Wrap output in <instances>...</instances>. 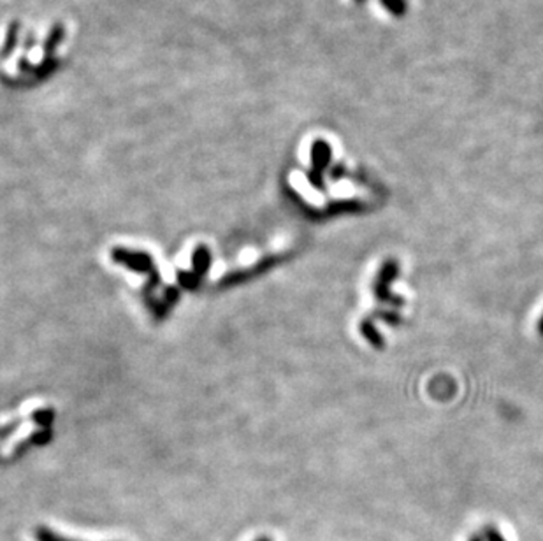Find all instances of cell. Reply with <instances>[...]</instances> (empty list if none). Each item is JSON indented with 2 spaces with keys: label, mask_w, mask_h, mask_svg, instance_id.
<instances>
[{
  "label": "cell",
  "mask_w": 543,
  "mask_h": 541,
  "mask_svg": "<svg viewBox=\"0 0 543 541\" xmlns=\"http://www.w3.org/2000/svg\"><path fill=\"white\" fill-rule=\"evenodd\" d=\"M72 34L65 20L16 16L0 30V78L13 85L48 78L67 58Z\"/></svg>",
  "instance_id": "1"
},
{
  "label": "cell",
  "mask_w": 543,
  "mask_h": 541,
  "mask_svg": "<svg viewBox=\"0 0 543 541\" xmlns=\"http://www.w3.org/2000/svg\"><path fill=\"white\" fill-rule=\"evenodd\" d=\"M469 541H483V540L480 536H472L469 537Z\"/></svg>",
  "instance_id": "6"
},
{
  "label": "cell",
  "mask_w": 543,
  "mask_h": 541,
  "mask_svg": "<svg viewBox=\"0 0 543 541\" xmlns=\"http://www.w3.org/2000/svg\"><path fill=\"white\" fill-rule=\"evenodd\" d=\"M397 276V263L394 260H389V262L383 263L382 270L378 273V278H376L375 283V294L382 303H390L396 304V306H401L403 301L399 297H396L394 294H390V283L392 280Z\"/></svg>",
  "instance_id": "2"
},
{
  "label": "cell",
  "mask_w": 543,
  "mask_h": 541,
  "mask_svg": "<svg viewBox=\"0 0 543 541\" xmlns=\"http://www.w3.org/2000/svg\"><path fill=\"white\" fill-rule=\"evenodd\" d=\"M257 541H269V540H268V537H259Z\"/></svg>",
  "instance_id": "8"
},
{
  "label": "cell",
  "mask_w": 543,
  "mask_h": 541,
  "mask_svg": "<svg viewBox=\"0 0 543 541\" xmlns=\"http://www.w3.org/2000/svg\"><path fill=\"white\" fill-rule=\"evenodd\" d=\"M539 332L543 334V318H542V322H539Z\"/></svg>",
  "instance_id": "7"
},
{
  "label": "cell",
  "mask_w": 543,
  "mask_h": 541,
  "mask_svg": "<svg viewBox=\"0 0 543 541\" xmlns=\"http://www.w3.org/2000/svg\"><path fill=\"white\" fill-rule=\"evenodd\" d=\"M361 331H362V334H364L366 338H368L369 341H371L373 346H376V348H382V346H383V339H382V336L378 334V331H376V329L373 327L371 322H368V320L362 322Z\"/></svg>",
  "instance_id": "3"
},
{
  "label": "cell",
  "mask_w": 543,
  "mask_h": 541,
  "mask_svg": "<svg viewBox=\"0 0 543 541\" xmlns=\"http://www.w3.org/2000/svg\"><path fill=\"white\" fill-rule=\"evenodd\" d=\"M36 540L37 541H74V540H69V537L60 536V534L53 533V530L46 529V527H41V529L36 530Z\"/></svg>",
  "instance_id": "4"
},
{
  "label": "cell",
  "mask_w": 543,
  "mask_h": 541,
  "mask_svg": "<svg viewBox=\"0 0 543 541\" xmlns=\"http://www.w3.org/2000/svg\"><path fill=\"white\" fill-rule=\"evenodd\" d=\"M483 540L486 541H507L503 537V534H501L500 530H497L496 527H493V526L483 527Z\"/></svg>",
  "instance_id": "5"
}]
</instances>
